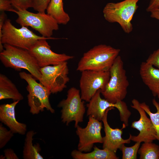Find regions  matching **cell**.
<instances>
[{"label": "cell", "mask_w": 159, "mask_h": 159, "mask_svg": "<svg viewBox=\"0 0 159 159\" xmlns=\"http://www.w3.org/2000/svg\"><path fill=\"white\" fill-rule=\"evenodd\" d=\"M120 51L119 49L105 44L95 46L83 54L77 70L109 71Z\"/></svg>", "instance_id": "obj_1"}, {"label": "cell", "mask_w": 159, "mask_h": 159, "mask_svg": "<svg viewBox=\"0 0 159 159\" xmlns=\"http://www.w3.org/2000/svg\"><path fill=\"white\" fill-rule=\"evenodd\" d=\"M3 46L4 49L0 53V59L6 67L18 71L25 69L39 81L41 75L40 67L28 50L7 44Z\"/></svg>", "instance_id": "obj_2"}, {"label": "cell", "mask_w": 159, "mask_h": 159, "mask_svg": "<svg viewBox=\"0 0 159 159\" xmlns=\"http://www.w3.org/2000/svg\"><path fill=\"white\" fill-rule=\"evenodd\" d=\"M21 26L20 28H17L12 24L10 19H6L0 32V52L4 49V44L29 50L39 40L57 39L38 36L27 27Z\"/></svg>", "instance_id": "obj_3"}, {"label": "cell", "mask_w": 159, "mask_h": 159, "mask_svg": "<svg viewBox=\"0 0 159 159\" xmlns=\"http://www.w3.org/2000/svg\"><path fill=\"white\" fill-rule=\"evenodd\" d=\"M109 71V80L101 93L105 99L115 104L125 98L129 85L123 62L120 56L116 58Z\"/></svg>", "instance_id": "obj_4"}, {"label": "cell", "mask_w": 159, "mask_h": 159, "mask_svg": "<svg viewBox=\"0 0 159 159\" xmlns=\"http://www.w3.org/2000/svg\"><path fill=\"white\" fill-rule=\"evenodd\" d=\"M140 0H124L119 2L107 3L103 10L105 19L111 23H117L124 32L129 34L132 30L131 21L138 6Z\"/></svg>", "instance_id": "obj_5"}, {"label": "cell", "mask_w": 159, "mask_h": 159, "mask_svg": "<svg viewBox=\"0 0 159 159\" xmlns=\"http://www.w3.org/2000/svg\"><path fill=\"white\" fill-rule=\"evenodd\" d=\"M19 75L27 83L26 89L28 92L27 98L30 112L37 115L46 109L51 113H54L55 110L49 100L51 94L47 89L42 83L37 82L30 74L22 72L19 73Z\"/></svg>", "instance_id": "obj_6"}, {"label": "cell", "mask_w": 159, "mask_h": 159, "mask_svg": "<svg viewBox=\"0 0 159 159\" xmlns=\"http://www.w3.org/2000/svg\"><path fill=\"white\" fill-rule=\"evenodd\" d=\"M12 12L18 15L16 20L17 23L21 26L31 27L44 37H52L53 31L59 29V24L57 21L52 16L45 12L35 13L27 10L14 9Z\"/></svg>", "instance_id": "obj_7"}, {"label": "cell", "mask_w": 159, "mask_h": 159, "mask_svg": "<svg viewBox=\"0 0 159 159\" xmlns=\"http://www.w3.org/2000/svg\"><path fill=\"white\" fill-rule=\"evenodd\" d=\"M85 102L81 97L80 91L72 87L67 91V98L62 100L57 106L62 108V121L67 125L75 122V127L82 122L85 112Z\"/></svg>", "instance_id": "obj_8"}, {"label": "cell", "mask_w": 159, "mask_h": 159, "mask_svg": "<svg viewBox=\"0 0 159 159\" xmlns=\"http://www.w3.org/2000/svg\"><path fill=\"white\" fill-rule=\"evenodd\" d=\"M40 70L41 75L39 82L51 94L60 92L67 87L69 80L67 61L40 67Z\"/></svg>", "instance_id": "obj_9"}, {"label": "cell", "mask_w": 159, "mask_h": 159, "mask_svg": "<svg viewBox=\"0 0 159 159\" xmlns=\"http://www.w3.org/2000/svg\"><path fill=\"white\" fill-rule=\"evenodd\" d=\"M81 72V97L82 100L89 102L98 90L105 89L110 79V71L85 70Z\"/></svg>", "instance_id": "obj_10"}, {"label": "cell", "mask_w": 159, "mask_h": 159, "mask_svg": "<svg viewBox=\"0 0 159 159\" xmlns=\"http://www.w3.org/2000/svg\"><path fill=\"white\" fill-rule=\"evenodd\" d=\"M101 90H98L87 105V116H92L99 121H102L106 110L110 107H115L120 112L122 121H127L131 115L126 103L122 101L115 104L111 103L100 96Z\"/></svg>", "instance_id": "obj_11"}, {"label": "cell", "mask_w": 159, "mask_h": 159, "mask_svg": "<svg viewBox=\"0 0 159 159\" xmlns=\"http://www.w3.org/2000/svg\"><path fill=\"white\" fill-rule=\"evenodd\" d=\"M76 132L79 138L78 150L82 152L91 151L95 143H103L101 130L102 123L92 116L89 117L86 127L82 128L78 125L76 127Z\"/></svg>", "instance_id": "obj_12"}, {"label": "cell", "mask_w": 159, "mask_h": 159, "mask_svg": "<svg viewBox=\"0 0 159 159\" xmlns=\"http://www.w3.org/2000/svg\"><path fill=\"white\" fill-rule=\"evenodd\" d=\"M47 39L38 40L28 50L40 67L54 65L72 59L74 56L53 52Z\"/></svg>", "instance_id": "obj_13"}, {"label": "cell", "mask_w": 159, "mask_h": 159, "mask_svg": "<svg viewBox=\"0 0 159 159\" xmlns=\"http://www.w3.org/2000/svg\"><path fill=\"white\" fill-rule=\"evenodd\" d=\"M132 103V105L131 107L138 112L140 117L138 121L132 123L131 127L137 129L139 133L136 136L130 134L131 140L136 142H152L157 139L156 132L153 124L150 119L147 117L145 111L140 107L139 102L134 99Z\"/></svg>", "instance_id": "obj_14"}, {"label": "cell", "mask_w": 159, "mask_h": 159, "mask_svg": "<svg viewBox=\"0 0 159 159\" xmlns=\"http://www.w3.org/2000/svg\"><path fill=\"white\" fill-rule=\"evenodd\" d=\"M114 107H110L107 109L105 113L102 120L104 126L105 135L103 137V148H107L116 153L118 149H119L123 144H129L131 140V137L127 139H124L122 137V129L126 126L123 124L121 129L116 128H112L108 124L107 120V116L108 112Z\"/></svg>", "instance_id": "obj_15"}, {"label": "cell", "mask_w": 159, "mask_h": 159, "mask_svg": "<svg viewBox=\"0 0 159 159\" xmlns=\"http://www.w3.org/2000/svg\"><path fill=\"white\" fill-rule=\"evenodd\" d=\"M20 101H16L10 104H4L0 105V121L8 127L14 133L21 135L26 134V125L16 120L15 108Z\"/></svg>", "instance_id": "obj_16"}, {"label": "cell", "mask_w": 159, "mask_h": 159, "mask_svg": "<svg viewBox=\"0 0 159 159\" xmlns=\"http://www.w3.org/2000/svg\"><path fill=\"white\" fill-rule=\"evenodd\" d=\"M140 74L143 82L151 91L154 96L159 94V69L147 63L142 62Z\"/></svg>", "instance_id": "obj_17"}, {"label": "cell", "mask_w": 159, "mask_h": 159, "mask_svg": "<svg viewBox=\"0 0 159 159\" xmlns=\"http://www.w3.org/2000/svg\"><path fill=\"white\" fill-rule=\"evenodd\" d=\"M11 99L20 101L24 99L15 85L8 77L0 74V100Z\"/></svg>", "instance_id": "obj_18"}, {"label": "cell", "mask_w": 159, "mask_h": 159, "mask_svg": "<svg viewBox=\"0 0 159 159\" xmlns=\"http://www.w3.org/2000/svg\"><path fill=\"white\" fill-rule=\"evenodd\" d=\"M71 155L74 159H118L116 153L107 148L101 149L95 146L93 151L83 153L74 150L72 151Z\"/></svg>", "instance_id": "obj_19"}, {"label": "cell", "mask_w": 159, "mask_h": 159, "mask_svg": "<svg viewBox=\"0 0 159 159\" xmlns=\"http://www.w3.org/2000/svg\"><path fill=\"white\" fill-rule=\"evenodd\" d=\"M36 132L33 130L28 131L25 139L23 151V158L24 159H43L40 154L41 148L39 143L33 145V137Z\"/></svg>", "instance_id": "obj_20"}, {"label": "cell", "mask_w": 159, "mask_h": 159, "mask_svg": "<svg viewBox=\"0 0 159 159\" xmlns=\"http://www.w3.org/2000/svg\"><path fill=\"white\" fill-rule=\"evenodd\" d=\"M46 10L59 24L66 25L70 20L69 15L64 9L63 0H51Z\"/></svg>", "instance_id": "obj_21"}, {"label": "cell", "mask_w": 159, "mask_h": 159, "mask_svg": "<svg viewBox=\"0 0 159 159\" xmlns=\"http://www.w3.org/2000/svg\"><path fill=\"white\" fill-rule=\"evenodd\" d=\"M138 153L140 159H159V146L152 142H144Z\"/></svg>", "instance_id": "obj_22"}, {"label": "cell", "mask_w": 159, "mask_h": 159, "mask_svg": "<svg viewBox=\"0 0 159 159\" xmlns=\"http://www.w3.org/2000/svg\"><path fill=\"white\" fill-rule=\"evenodd\" d=\"M152 102L157 110V112L155 113L152 112L150 111L149 106L145 102L140 103V107L149 115L150 119L155 129L157 134V139L159 141V103L155 99L153 100Z\"/></svg>", "instance_id": "obj_23"}, {"label": "cell", "mask_w": 159, "mask_h": 159, "mask_svg": "<svg viewBox=\"0 0 159 159\" xmlns=\"http://www.w3.org/2000/svg\"><path fill=\"white\" fill-rule=\"evenodd\" d=\"M140 143V142H136L135 145L130 147H126L125 144H122L119 149L122 153V159H137V154Z\"/></svg>", "instance_id": "obj_24"}, {"label": "cell", "mask_w": 159, "mask_h": 159, "mask_svg": "<svg viewBox=\"0 0 159 159\" xmlns=\"http://www.w3.org/2000/svg\"><path fill=\"white\" fill-rule=\"evenodd\" d=\"M14 133L10 130H8L2 123L0 124V149L5 146L14 136Z\"/></svg>", "instance_id": "obj_25"}, {"label": "cell", "mask_w": 159, "mask_h": 159, "mask_svg": "<svg viewBox=\"0 0 159 159\" xmlns=\"http://www.w3.org/2000/svg\"><path fill=\"white\" fill-rule=\"evenodd\" d=\"M12 5L17 10H27L32 6L33 0H10Z\"/></svg>", "instance_id": "obj_26"}, {"label": "cell", "mask_w": 159, "mask_h": 159, "mask_svg": "<svg viewBox=\"0 0 159 159\" xmlns=\"http://www.w3.org/2000/svg\"><path fill=\"white\" fill-rule=\"evenodd\" d=\"M51 0H33L32 8L38 12H45Z\"/></svg>", "instance_id": "obj_27"}, {"label": "cell", "mask_w": 159, "mask_h": 159, "mask_svg": "<svg viewBox=\"0 0 159 159\" xmlns=\"http://www.w3.org/2000/svg\"><path fill=\"white\" fill-rule=\"evenodd\" d=\"M146 62L149 64L159 68V48L150 55Z\"/></svg>", "instance_id": "obj_28"}, {"label": "cell", "mask_w": 159, "mask_h": 159, "mask_svg": "<svg viewBox=\"0 0 159 159\" xmlns=\"http://www.w3.org/2000/svg\"><path fill=\"white\" fill-rule=\"evenodd\" d=\"M10 0H0V11L1 12L5 11H11L14 9Z\"/></svg>", "instance_id": "obj_29"}, {"label": "cell", "mask_w": 159, "mask_h": 159, "mask_svg": "<svg viewBox=\"0 0 159 159\" xmlns=\"http://www.w3.org/2000/svg\"><path fill=\"white\" fill-rule=\"evenodd\" d=\"M158 9H159V0H150L146 11L150 12Z\"/></svg>", "instance_id": "obj_30"}, {"label": "cell", "mask_w": 159, "mask_h": 159, "mask_svg": "<svg viewBox=\"0 0 159 159\" xmlns=\"http://www.w3.org/2000/svg\"><path fill=\"white\" fill-rule=\"evenodd\" d=\"M4 155L6 159H19V157L11 148H7L4 151Z\"/></svg>", "instance_id": "obj_31"}, {"label": "cell", "mask_w": 159, "mask_h": 159, "mask_svg": "<svg viewBox=\"0 0 159 159\" xmlns=\"http://www.w3.org/2000/svg\"><path fill=\"white\" fill-rule=\"evenodd\" d=\"M150 17L159 20V9H156L150 12Z\"/></svg>", "instance_id": "obj_32"}, {"label": "cell", "mask_w": 159, "mask_h": 159, "mask_svg": "<svg viewBox=\"0 0 159 159\" xmlns=\"http://www.w3.org/2000/svg\"><path fill=\"white\" fill-rule=\"evenodd\" d=\"M0 159H6V158L4 155H0Z\"/></svg>", "instance_id": "obj_33"}, {"label": "cell", "mask_w": 159, "mask_h": 159, "mask_svg": "<svg viewBox=\"0 0 159 159\" xmlns=\"http://www.w3.org/2000/svg\"><path fill=\"white\" fill-rule=\"evenodd\" d=\"M158 98L159 99V94L157 95Z\"/></svg>", "instance_id": "obj_34"}]
</instances>
